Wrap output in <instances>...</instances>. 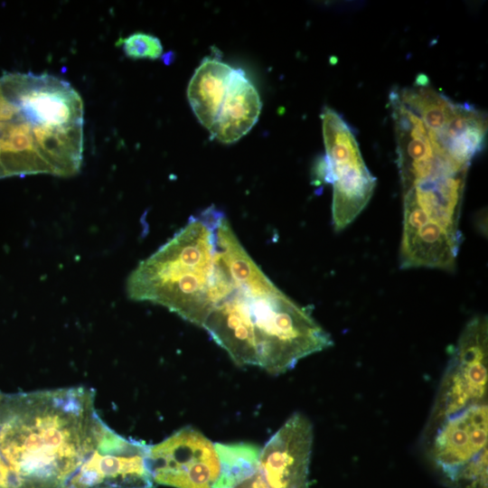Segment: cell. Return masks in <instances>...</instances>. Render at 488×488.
<instances>
[{"label": "cell", "mask_w": 488, "mask_h": 488, "mask_svg": "<svg viewBox=\"0 0 488 488\" xmlns=\"http://www.w3.org/2000/svg\"><path fill=\"white\" fill-rule=\"evenodd\" d=\"M488 404L474 405L425 427L422 446L427 461L446 484L465 465L487 452Z\"/></svg>", "instance_id": "30bf717a"}, {"label": "cell", "mask_w": 488, "mask_h": 488, "mask_svg": "<svg viewBox=\"0 0 488 488\" xmlns=\"http://www.w3.org/2000/svg\"><path fill=\"white\" fill-rule=\"evenodd\" d=\"M148 453L143 442L126 438L107 426L69 488H153Z\"/></svg>", "instance_id": "8fae6325"}, {"label": "cell", "mask_w": 488, "mask_h": 488, "mask_svg": "<svg viewBox=\"0 0 488 488\" xmlns=\"http://www.w3.org/2000/svg\"><path fill=\"white\" fill-rule=\"evenodd\" d=\"M33 134L52 174L69 177L80 171L83 156V125L33 127Z\"/></svg>", "instance_id": "4fadbf2b"}, {"label": "cell", "mask_w": 488, "mask_h": 488, "mask_svg": "<svg viewBox=\"0 0 488 488\" xmlns=\"http://www.w3.org/2000/svg\"><path fill=\"white\" fill-rule=\"evenodd\" d=\"M487 397L488 322L478 315L466 324L456 342L425 427L487 402Z\"/></svg>", "instance_id": "52a82bcc"}, {"label": "cell", "mask_w": 488, "mask_h": 488, "mask_svg": "<svg viewBox=\"0 0 488 488\" xmlns=\"http://www.w3.org/2000/svg\"><path fill=\"white\" fill-rule=\"evenodd\" d=\"M446 485L448 488H487V452L462 467Z\"/></svg>", "instance_id": "2e32d148"}, {"label": "cell", "mask_w": 488, "mask_h": 488, "mask_svg": "<svg viewBox=\"0 0 488 488\" xmlns=\"http://www.w3.org/2000/svg\"><path fill=\"white\" fill-rule=\"evenodd\" d=\"M232 488H272V486L267 482L258 465L257 469L251 474Z\"/></svg>", "instance_id": "e0dca14e"}, {"label": "cell", "mask_w": 488, "mask_h": 488, "mask_svg": "<svg viewBox=\"0 0 488 488\" xmlns=\"http://www.w3.org/2000/svg\"><path fill=\"white\" fill-rule=\"evenodd\" d=\"M221 474L216 488H232L258 465L261 448L252 443H214Z\"/></svg>", "instance_id": "5bb4252c"}, {"label": "cell", "mask_w": 488, "mask_h": 488, "mask_svg": "<svg viewBox=\"0 0 488 488\" xmlns=\"http://www.w3.org/2000/svg\"><path fill=\"white\" fill-rule=\"evenodd\" d=\"M85 387L5 395L0 454L16 488H69L107 425Z\"/></svg>", "instance_id": "6da1fadb"}, {"label": "cell", "mask_w": 488, "mask_h": 488, "mask_svg": "<svg viewBox=\"0 0 488 488\" xmlns=\"http://www.w3.org/2000/svg\"><path fill=\"white\" fill-rule=\"evenodd\" d=\"M0 168L4 177L52 174L36 145L33 126L22 116L8 122L0 133Z\"/></svg>", "instance_id": "7c38bea8"}, {"label": "cell", "mask_w": 488, "mask_h": 488, "mask_svg": "<svg viewBox=\"0 0 488 488\" xmlns=\"http://www.w3.org/2000/svg\"><path fill=\"white\" fill-rule=\"evenodd\" d=\"M5 98L33 127L83 125V102L71 85L42 73H5L0 77Z\"/></svg>", "instance_id": "9c48e42d"}, {"label": "cell", "mask_w": 488, "mask_h": 488, "mask_svg": "<svg viewBox=\"0 0 488 488\" xmlns=\"http://www.w3.org/2000/svg\"><path fill=\"white\" fill-rule=\"evenodd\" d=\"M187 98L211 138L231 144L257 123L262 103L241 69L233 68L213 53L205 57L192 76Z\"/></svg>", "instance_id": "5b68a950"}, {"label": "cell", "mask_w": 488, "mask_h": 488, "mask_svg": "<svg viewBox=\"0 0 488 488\" xmlns=\"http://www.w3.org/2000/svg\"><path fill=\"white\" fill-rule=\"evenodd\" d=\"M403 194L399 267L453 271L463 240L459 228L470 166L434 144L398 153Z\"/></svg>", "instance_id": "3957f363"}, {"label": "cell", "mask_w": 488, "mask_h": 488, "mask_svg": "<svg viewBox=\"0 0 488 488\" xmlns=\"http://www.w3.org/2000/svg\"><path fill=\"white\" fill-rule=\"evenodd\" d=\"M230 277L231 289L202 327L236 364L277 375L333 344L311 311L282 292L259 267Z\"/></svg>", "instance_id": "7a4b0ae2"}, {"label": "cell", "mask_w": 488, "mask_h": 488, "mask_svg": "<svg viewBox=\"0 0 488 488\" xmlns=\"http://www.w3.org/2000/svg\"><path fill=\"white\" fill-rule=\"evenodd\" d=\"M321 118L325 155L318 164L317 175L333 185V224L336 231H341L367 206L377 181L343 118L328 107L324 108Z\"/></svg>", "instance_id": "8992f818"}, {"label": "cell", "mask_w": 488, "mask_h": 488, "mask_svg": "<svg viewBox=\"0 0 488 488\" xmlns=\"http://www.w3.org/2000/svg\"><path fill=\"white\" fill-rule=\"evenodd\" d=\"M0 488H16L14 478L0 454Z\"/></svg>", "instance_id": "d6986e66"}, {"label": "cell", "mask_w": 488, "mask_h": 488, "mask_svg": "<svg viewBox=\"0 0 488 488\" xmlns=\"http://www.w3.org/2000/svg\"><path fill=\"white\" fill-rule=\"evenodd\" d=\"M118 44L127 57L135 60H156L163 54L160 40L150 33L142 32L131 33L126 38H120L116 45Z\"/></svg>", "instance_id": "9a60e30c"}, {"label": "cell", "mask_w": 488, "mask_h": 488, "mask_svg": "<svg viewBox=\"0 0 488 488\" xmlns=\"http://www.w3.org/2000/svg\"><path fill=\"white\" fill-rule=\"evenodd\" d=\"M222 214L210 206L192 216L130 273L127 280V296L134 301L162 305L202 327L231 288L217 233Z\"/></svg>", "instance_id": "277c9868"}, {"label": "cell", "mask_w": 488, "mask_h": 488, "mask_svg": "<svg viewBox=\"0 0 488 488\" xmlns=\"http://www.w3.org/2000/svg\"><path fill=\"white\" fill-rule=\"evenodd\" d=\"M20 116L19 109L5 98L0 87V122H12Z\"/></svg>", "instance_id": "ac0fdd59"}, {"label": "cell", "mask_w": 488, "mask_h": 488, "mask_svg": "<svg viewBox=\"0 0 488 488\" xmlns=\"http://www.w3.org/2000/svg\"><path fill=\"white\" fill-rule=\"evenodd\" d=\"M148 465L155 483L174 488H216L221 474L214 443L190 426L149 446Z\"/></svg>", "instance_id": "ba28073f"}]
</instances>
